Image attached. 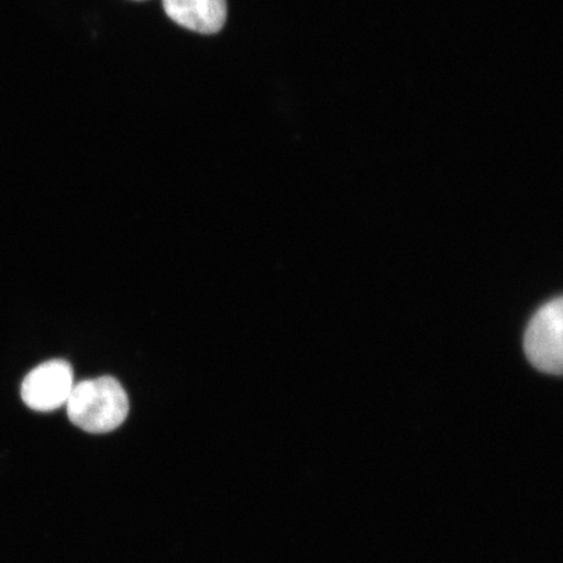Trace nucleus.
Wrapping results in <instances>:
<instances>
[{"label": "nucleus", "instance_id": "nucleus-4", "mask_svg": "<svg viewBox=\"0 0 563 563\" xmlns=\"http://www.w3.org/2000/svg\"><path fill=\"white\" fill-rule=\"evenodd\" d=\"M166 15L188 31L214 34L228 20V0H164Z\"/></svg>", "mask_w": 563, "mask_h": 563}, {"label": "nucleus", "instance_id": "nucleus-1", "mask_svg": "<svg viewBox=\"0 0 563 563\" xmlns=\"http://www.w3.org/2000/svg\"><path fill=\"white\" fill-rule=\"evenodd\" d=\"M66 406L69 420L82 431L95 434L114 431L130 411L123 386L110 376L75 385Z\"/></svg>", "mask_w": 563, "mask_h": 563}, {"label": "nucleus", "instance_id": "nucleus-2", "mask_svg": "<svg viewBox=\"0 0 563 563\" xmlns=\"http://www.w3.org/2000/svg\"><path fill=\"white\" fill-rule=\"evenodd\" d=\"M563 302L561 298L547 302L532 317L525 335L528 361L548 375L562 373Z\"/></svg>", "mask_w": 563, "mask_h": 563}, {"label": "nucleus", "instance_id": "nucleus-3", "mask_svg": "<svg viewBox=\"0 0 563 563\" xmlns=\"http://www.w3.org/2000/svg\"><path fill=\"white\" fill-rule=\"evenodd\" d=\"M74 372L62 358L34 368L21 385V398L34 411L51 412L67 404L74 390Z\"/></svg>", "mask_w": 563, "mask_h": 563}]
</instances>
